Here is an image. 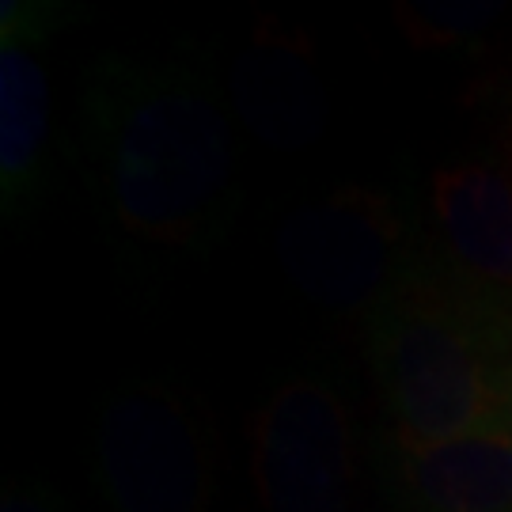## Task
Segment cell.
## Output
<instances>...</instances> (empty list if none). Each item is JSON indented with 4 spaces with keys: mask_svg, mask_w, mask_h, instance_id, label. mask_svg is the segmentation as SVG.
<instances>
[{
    "mask_svg": "<svg viewBox=\"0 0 512 512\" xmlns=\"http://www.w3.org/2000/svg\"><path fill=\"white\" fill-rule=\"evenodd\" d=\"M255 486L266 512H349L353 429L342 399L323 380L293 376L262 403Z\"/></svg>",
    "mask_w": 512,
    "mask_h": 512,
    "instance_id": "obj_5",
    "label": "cell"
},
{
    "mask_svg": "<svg viewBox=\"0 0 512 512\" xmlns=\"http://www.w3.org/2000/svg\"><path fill=\"white\" fill-rule=\"evenodd\" d=\"M0 12V202L19 217L35 202L50 145L46 42L54 12L31 0H4Z\"/></svg>",
    "mask_w": 512,
    "mask_h": 512,
    "instance_id": "obj_6",
    "label": "cell"
},
{
    "mask_svg": "<svg viewBox=\"0 0 512 512\" xmlns=\"http://www.w3.org/2000/svg\"><path fill=\"white\" fill-rule=\"evenodd\" d=\"M395 512H512V425L440 440L395 444Z\"/></svg>",
    "mask_w": 512,
    "mask_h": 512,
    "instance_id": "obj_8",
    "label": "cell"
},
{
    "mask_svg": "<svg viewBox=\"0 0 512 512\" xmlns=\"http://www.w3.org/2000/svg\"><path fill=\"white\" fill-rule=\"evenodd\" d=\"M0 512H61L57 497L50 486H38V482H12L4 490Z\"/></svg>",
    "mask_w": 512,
    "mask_h": 512,
    "instance_id": "obj_9",
    "label": "cell"
},
{
    "mask_svg": "<svg viewBox=\"0 0 512 512\" xmlns=\"http://www.w3.org/2000/svg\"><path fill=\"white\" fill-rule=\"evenodd\" d=\"M88 148L110 213L133 236L190 247L236 202V141L198 76L110 61L88 92Z\"/></svg>",
    "mask_w": 512,
    "mask_h": 512,
    "instance_id": "obj_1",
    "label": "cell"
},
{
    "mask_svg": "<svg viewBox=\"0 0 512 512\" xmlns=\"http://www.w3.org/2000/svg\"><path fill=\"white\" fill-rule=\"evenodd\" d=\"M433 213L448 277L463 293L512 311V183L486 164H452L433 175Z\"/></svg>",
    "mask_w": 512,
    "mask_h": 512,
    "instance_id": "obj_7",
    "label": "cell"
},
{
    "mask_svg": "<svg viewBox=\"0 0 512 512\" xmlns=\"http://www.w3.org/2000/svg\"><path fill=\"white\" fill-rule=\"evenodd\" d=\"M281 262L300 293L368 319L410 281L399 224L365 190H338L296 209L281 228Z\"/></svg>",
    "mask_w": 512,
    "mask_h": 512,
    "instance_id": "obj_4",
    "label": "cell"
},
{
    "mask_svg": "<svg viewBox=\"0 0 512 512\" xmlns=\"http://www.w3.org/2000/svg\"><path fill=\"white\" fill-rule=\"evenodd\" d=\"M368 361L395 444L512 425V311L463 293L452 277L410 274L368 319Z\"/></svg>",
    "mask_w": 512,
    "mask_h": 512,
    "instance_id": "obj_2",
    "label": "cell"
},
{
    "mask_svg": "<svg viewBox=\"0 0 512 512\" xmlns=\"http://www.w3.org/2000/svg\"><path fill=\"white\" fill-rule=\"evenodd\" d=\"M99 486L114 512H202L213 459L198 418L152 387L114 395L95 437Z\"/></svg>",
    "mask_w": 512,
    "mask_h": 512,
    "instance_id": "obj_3",
    "label": "cell"
}]
</instances>
